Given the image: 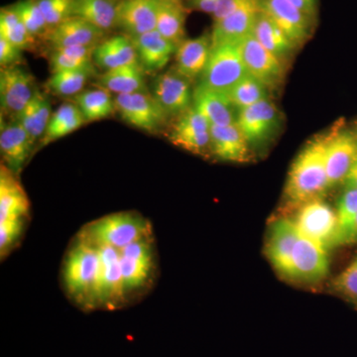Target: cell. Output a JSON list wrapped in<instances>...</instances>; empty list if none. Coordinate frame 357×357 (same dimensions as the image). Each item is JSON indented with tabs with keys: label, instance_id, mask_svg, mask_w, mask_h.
Here are the masks:
<instances>
[{
	"label": "cell",
	"instance_id": "obj_10",
	"mask_svg": "<svg viewBox=\"0 0 357 357\" xmlns=\"http://www.w3.org/2000/svg\"><path fill=\"white\" fill-rule=\"evenodd\" d=\"M98 248L100 255L98 309H119L128 302L122 279L121 253L119 249L110 246Z\"/></svg>",
	"mask_w": 357,
	"mask_h": 357
},
{
	"label": "cell",
	"instance_id": "obj_21",
	"mask_svg": "<svg viewBox=\"0 0 357 357\" xmlns=\"http://www.w3.org/2000/svg\"><path fill=\"white\" fill-rule=\"evenodd\" d=\"M192 107L198 110L211 126H227L236 124L237 115L225 91L208 88L199 84L194 89Z\"/></svg>",
	"mask_w": 357,
	"mask_h": 357
},
{
	"label": "cell",
	"instance_id": "obj_18",
	"mask_svg": "<svg viewBox=\"0 0 357 357\" xmlns=\"http://www.w3.org/2000/svg\"><path fill=\"white\" fill-rule=\"evenodd\" d=\"M300 230L295 220L281 218L274 222L270 230L266 244V255L274 269L283 277H287L291 257Z\"/></svg>",
	"mask_w": 357,
	"mask_h": 357
},
{
	"label": "cell",
	"instance_id": "obj_32",
	"mask_svg": "<svg viewBox=\"0 0 357 357\" xmlns=\"http://www.w3.org/2000/svg\"><path fill=\"white\" fill-rule=\"evenodd\" d=\"M51 105L48 98L37 89L32 100L16 117L22 128L27 131L33 142L43 137L51 121Z\"/></svg>",
	"mask_w": 357,
	"mask_h": 357
},
{
	"label": "cell",
	"instance_id": "obj_11",
	"mask_svg": "<svg viewBox=\"0 0 357 357\" xmlns=\"http://www.w3.org/2000/svg\"><path fill=\"white\" fill-rule=\"evenodd\" d=\"M37 89L34 77L20 66L2 68L0 72V102L2 112L16 117L32 100Z\"/></svg>",
	"mask_w": 357,
	"mask_h": 357
},
{
	"label": "cell",
	"instance_id": "obj_6",
	"mask_svg": "<svg viewBox=\"0 0 357 357\" xmlns=\"http://www.w3.org/2000/svg\"><path fill=\"white\" fill-rule=\"evenodd\" d=\"M126 300L150 285L154 277L153 236L140 239L119 250Z\"/></svg>",
	"mask_w": 357,
	"mask_h": 357
},
{
	"label": "cell",
	"instance_id": "obj_19",
	"mask_svg": "<svg viewBox=\"0 0 357 357\" xmlns=\"http://www.w3.org/2000/svg\"><path fill=\"white\" fill-rule=\"evenodd\" d=\"M34 144L29 134L16 119L4 126L2 123L0 151L3 165L17 177L27 163Z\"/></svg>",
	"mask_w": 357,
	"mask_h": 357
},
{
	"label": "cell",
	"instance_id": "obj_41",
	"mask_svg": "<svg viewBox=\"0 0 357 357\" xmlns=\"http://www.w3.org/2000/svg\"><path fill=\"white\" fill-rule=\"evenodd\" d=\"M26 220H11L0 222V256L1 259L17 246L24 231Z\"/></svg>",
	"mask_w": 357,
	"mask_h": 357
},
{
	"label": "cell",
	"instance_id": "obj_39",
	"mask_svg": "<svg viewBox=\"0 0 357 357\" xmlns=\"http://www.w3.org/2000/svg\"><path fill=\"white\" fill-rule=\"evenodd\" d=\"M13 7L26 29L34 38L38 36L47 37L51 29L47 24L37 0H20Z\"/></svg>",
	"mask_w": 357,
	"mask_h": 357
},
{
	"label": "cell",
	"instance_id": "obj_14",
	"mask_svg": "<svg viewBox=\"0 0 357 357\" xmlns=\"http://www.w3.org/2000/svg\"><path fill=\"white\" fill-rule=\"evenodd\" d=\"M241 52L249 74L269 89L280 86L284 77L283 63L265 49L253 33L241 41Z\"/></svg>",
	"mask_w": 357,
	"mask_h": 357
},
{
	"label": "cell",
	"instance_id": "obj_48",
	"mask_svg": "<svg viewBox=\"0 0 357 357\" xmlns=\"http://www.w3.org/2000/svg\"><path fill=\"white\" fill-rule=\"evenodd\" d=\"M354 232H356V237L357 239V217L356 220V225H354Z\"/></svg>",
	"mask_w": 357,
	"mask_h": 357
},
{
	"label": "cell",
	"instance_id": "obj_47",
	"mask_svg": "<svg viewBox=\"0 0 357 357\" xmlns=\"http://www.w3.org/2000/svg\"><path fill=\"white\" fill-rule=\"evenodd\" d=\"M345 188H351V189H357V170L356 168L351 169L349 173L347 174L344 180Z\"/></svg>",
	"mask_w": 357,
	"mask_h": 357
},
{
	"label": "cell",
	"instance_id": "obj_26",
	"mask_svg": "<svg viewBox=\"0 0 357 357\" xmlns=\"http://www.w3.org/2000/svg\"><path fill=\"white\" fill-rule=\"evenodd\" d=\"M211 46V35L208 33L198 38L185 39L176 50L175 69L190 81L201 77L208 64Z\"/></svg>",
	"mask_w": 357,
	"mask_h": 357
},
{
	"label": "cell",
	"instance_id": "obj_30",
	"mask_svg": "<svg viewBox=\"0 0 357 357\" xmlns=\"http://www.w3.org/2000/svg\"><path fill=\"white\" fill-rule=\"evenodd\" d=\"M72 16L107 32L116 25L117 3L114 0H73Z\"/></svg>",
	"mask_w": 357,
	"mask_h": 357
},
{
	"label": "cell",
	"instance_id": "obj_42",
	"mask_svg": "<svg viewBox=\"0 0 357 357\" xmlns=\"http://www.w3.org/2000/svg\"><path fill=\"white\" fill-rule=\"evenodd\" d=\"M335 292L357 305V257L333 281Z\"/></svg>",
	"mask_w": 357,
	"mask_h": 357
},
{
	"label": "cell",
	"instance_id": "obj_24",
	"mask_svg": "<svg viewBox=\"0 0 357 357\" xmlns=\"http://www.w3.org/2000/svg\"><path fill=\"white\" fill-rule=\"evenodd\" d=\"M130 38L137 52L141 67L148 73L163 69L168 64L171 56L177 50V46L156 29Z\"/></svg>",
	"mask_w": 357,
	"mask_h": 357
},
{
	"label": "cell",
	"instance_id": "obj_15",
	"mask_svg": "<svg viewBox=\"0 0 357 357\" xmlns=\"http://www.w3.org/2000/svg\"><path fill=\"white\" fill-rule=\"evenodd\" d=\"M259 6L297 48L309 39L312 21L289 0H259Z\"/></svg>",
	"mask_w": 357,
	"mask_h": 357
},
{
	"label": "cell",
	"instance_id": "obj_9",
	"mask_svg": "<svg viewBox=\"0 0 357 357\" xmlns=\"http://www.w3.org/2000/svg\"><path fill=\"white\" fill-rule=\"evenodd\" d=\"M169 139L185 151L199 156H213L210 122L192 107L178 116L169 133Z\"/></svg>",
	"mask_w": 357,
	"mask_h": 357
},
{
	"label": "cell",
	"instance_id": "obj_36",
	"mask_svg": "<svg viewBox=\"0 0 357 357\" xmlns=\"http://www.w3.org/2000/svg\"><path fill=\"white\" fill-rule=\"evenodd\" d=\"M95 74L93 66L82 69L62 70L54 73L49 79L47 86L58 96H77L83 91L89 77Z\"/></svg>",
	"mask_w": 357,
	"mask_h": 357
},
{
	"label": "cell",
	"instance_id": "obj_3",
	"mask_svg": "<svg viewBox=\"0 0 357 357\" xmlns=\"http://www.w3.org/2000/svg\"><path fill=\"white\" fill-rule=\"evenodd\" d=\"M77 236L98 246L121 249L152 236L147 218L133 211L112 213L88 223Z\"/></svg>",
	"mask_w": 357,
	"mask_h": 357
},
{
	"label": "cell",
	"instance_id": "obj_8",
	"mask_svg": "<svg viewBox=\"0 0 357 357\" xmlns=\"http://www.w3.org/2000/svg\"><path fill=\"white\" fill-rule=\"evenodd\" d=\"M328 251L300 232L286 278L300 283H318L328 273Z\"/></svg>",
	"mask_w": 357,
	"mask_h": 357
},
{
	"label": "cell",
	"instance_id": "obj_44",
	"mask_svg": "<svg viewBox=\"0 0 357 357\" xmlns=\"http://www.w3.org/2000/svg\"><path fill=\"white\" fill-rule=\"evenodd\" d=\"M21 49L0 37V65L2 68L14 67L20 62Z\"/></svg>",
	"mask_w": 357,
	"mask_h": 357
},
{
	"label": "cell",
	"instance_id": "obj_34",
	"mask_svg": "<svg viewBox=\"0 0 357 357\" xmlns=\"http://www.w3.org/2000/svg\"><path fill=\"white\" fill-rule=\"evenodd\" d=\"M74 102L86 122L107 119L115 112L114 100L102 88L82 91L75 96Z\"/></svg>",
	"mask_w": 357,
	"mask_h": 357
},
{
	"label": "cell",
	"instance_id": "obj_49",
	"mask_svg": "<svg viewBox=\"0 0 357 357\" xmlns=\"http://www.w3.org/2000/svg\"><path fill=\"white\" fill-rule=\"evenodd\" d=\"M352 167H354V168H356L357 170V158L356 160V162H354V166H352Z\"/></svg>",
	"mask_w": 357,
	"mask_h": 357
},
{
	"label": "cell",
	"instance_id": "obj_37",
	"mask_svg": "<svg viewBox=\"0 0 357 357\" xmlns=\"http://www.w3.org/2000/svg\"><path fill=\"white\" fill-rule=\"evenodd\" d=\"M0 37L20 48L31 49L35 38L26 29L13 6L3 7L0 11Z\"/></svg>",
	"mask_w": 357,
	"mask_h": 357
},
{
	"label": "cell",
	"instance_id": "obj_20",
	"mask_svg": "<svg viewBox=\"0 0 357 357\" xmlns=\"http://www.w3.org/2000/svg\"><path fill=\"white\" fill-rule=\"evenodd\" d=\"M159 0H121L117 3L116 25L129 37L156 29Z\"/></svg>",
	"mask_w": 357,
	"mask_h": 357
},
{
	"label": "cell",
	"instance_id": "obj_40",
	"mask_svg": "<svg viewBox=\"0 0 357 357\" xmlns=\"http://www.w3.org/2000/svg\"><path fill=\"white\" fill-rule=\"evenodd\" d=\"M50 29L72 16L73 0H37Z\"/></svg>",
	"mask_w": 357,
	"mask_h": 357
},
{
	"label": "cell",
	"instance_id": "obj_35",
	"mask_svg": "<svg viewBox=\"0 0 357 357\" xmlns=\"http://www.w3.org/2000/svg\"><path fill=\"white\" fill-rule=\"evenodd\" d=\"M227 93L230 102L238 110L269 98V89L249 73Z\"/></svg>",
	"mask_w": 357,
	"mask_h": 357
},
{
	"label": "cell",
	"instance_id": "obj_4",
	"mask_svg": "<svg viewBox=\"0 0 357 357\" xmlns=\"http://www.w3.org/2000/svg\"><path fill=\"white\" fill-rule=\"evenodd\" d=\"M248 74L241 42H223L211 46L210 58L199 84L227 93Z\"/></svg>",
	"mask_w": 357,
	"mask_h": 357
},
{
	"label": "cell",
	"instance_id": "obj_45",
	"mask_svg": "<svg viewBox=\"0 0 357 357\" xmlns=\"http://www.w3.org/2000/svg\"><path fill=\"white\" fill-rule=\"evenodd\" d=\"M297 8H299L310 20L314 22V17L317 16V0H289Z\"/></svg>",
	"mask_w": 357,
	"mask_h": 357
},
{
	"label": "cell",
	"instance_id": "obj_1",
	"mask_svg": "<svg viewBox=\"0 0 357 357\" xmlns=\"http://www.w3.org/2000/svg\"><path fill=\"white\" fill-rule=\"evenodd\" d=\"M328 135L321 134L310 141L293 162L284 191L289 204L303 206L321 199L330 189L326 168Z\"/></svg>",
	"mask_w": 357,
	"mask_h": 357
},
{
	"label": "cell",
	"instance_id": "obj_12",
	"mask_svg": "<svg viewBox=\"0 0 357 357\" xmlns=\"http://www.w3.org/2000/svg\"><path fill=\"white\" fill-rule=\"evenodd\" d=\"M279 122L278 109L270 98L239 109L237 114V126L250 146H258L269 140L278 128Z\"/></svg>",
	"mask_w": 357,
	"mask_h": 357
},
{
	"label": "cell",
	"instance_id": "obj_31",
	"mask_svg": "<svg viewBox=\"0 0 357 357\" xmlns=\"http://www.w3.org/2000/svg\"><path fill=\"white\" fill-rule=\"evenodd\" d=\"M185 10L181 0H159L156 30L178 47L185 40Z\"/></svg>",
	"mask_w": 357,
	"mask_h": 357
},
{
	"label": "cell",
	"instance_id": "obj_23",
	"mask_svg": "<svg viewBox=\"0 0 357 357\" xmlns=\"http://www.w3.org/2000/svg\"><path fill=\"white\" fill-rule=\"evenodd\" d=\"M105 32L79 17L70 16L51 30L46 39L54 49L70 46H96Z\"/></svg>",
	"mask_w": 357,
	"mask_h": 357
},
{
	"label": "cell",
	"instance_id": "obj_7",
	"mask_svg": "<svg viewBox=\"0 0 357 357\" xmlns=\"http://www.w3.org/2000/svg\"><path fill=\"white\" fill-rule=\"evenodd\" d=\"M114 105L126 123L146 132H158L168 119L154 96L146 91L116 96Z\"/></svg>",
	"mask_w": 357,
	"mask_h": 357
},
{
	"label": "cell",
	"instance_id": "obj_29",
	"mask_svg": "<svg viewBox=\"0 0 357 357\" xmlns=\"http://www.w3.org/2000/svg\"><path fill=\"white\" fill-rule=\"evenodd\" d=\"M143 70L139 62L105 70L98 77V86L117 96L145 91Z\"/></svg>",
	"mask_w": 357,
	"mask_h": 357
},
{
	"label": "cell",
	"instance_id": "obj_43",
	"mask_svg": "<svg viewBox=\"0 0 357 357\" xmlns=\"http://www.w3.org/2000/svg\"><path fill=\"white\" fill-rule=\"evenodd\" d=\"M50 65L52 74L54 73L62 72V70H70L82 69V68L93 66L91 62L86 61L77 60V59L70 58L66 56L61 52L53 50L50 56Z\"/></svg>",
	"mask_w": 357,
	"mask_h": 357
},
{
	"label": "cell",
	"instance_id": "obj_22",
	"mask_svg": "<svg viewBox=\"0 0 357 357\" xmlns=\"http://www.w3.org/2000/svg\"><path fill=\"white\" fill-rule=\"evenodd\" d=\"M211 155L232 163H245L251 158L250 145L237 123L211 126Z\"/></svg>",
	"mask_w": 357,
	"mask_h": 357
},
{
	"label": "cell",
	"instance_id": "obj_46",
	"mask_svg": "<svg viewBox=\"0 0 357 357\" xmlns=\"http://www.w3.org/2000/svg\"><path fill=\"white\" fill-rule=\"evenodd\" d=\"M220 0H191L192 8L201 13L213 15L217 8Z\"/></svg>",
	"mask_w": 357,
	"mask_h": 357
},
{
	"label": "cell",
	"instance_id": "obj_33",
	"mask_svg": "<svg viewBox=\"0 0 357 357\" xmlns=\"http://www.w3.org/2000/svg\"><path fill=\"white\" fill-rule=\"evenodd\" d=\"M86 121L81 110L75 103H65L53 114L50 123L41 138V147L46 146L53 141L65 137L82 128Z\"/></svg>",
	"mask_w": 357,
	"mask_h": 357
},
{
	"label": "cell",
	"instance_id": "obj_17",
	"mask_svg": "<svg viewBox=\"0 0 357 357\" xmlns=\"http://www.w3.org/2000/svg\"><path fill=\"white\" fill-rule=\"evenodd\" d=\"M259 13V0H243L227 17L213 22L211 34L213 45L243 41L252 34Z\"/></svg>",
	"mask_w": 357,
	"mask_h": 357
},
{
	"label": "cell",
	"instance_id": "obj_27",
	"mask_svg": "<svg viewBox=\"0 0 357 357\" xmlns=\"http://www.w3.org/2000/svg\"><path fill=\"white\" fill-rule=\"evenodd\" d=\"M93 60L105 70L139 62L132 40L123 35L100 42L93 52Z\"/></svg>",
	"mask_w": 357,
	"mask_h": 357
},
{
	"label": "cell",
	"instance_id": "obj_16",
	"mask_svg": "<svg viewBox=\"0 0 357 357\" xmlns=\"http://www.w3.org/2000/svg\"><path fill=\"white\" fill-rule=\"evenodd\" d=\"M357 158V140L347 131L331 132L326 146V168L330 188L344 183Z\"/></svg>",
	"mask_w": 357,
	"mask_h": 357
},
{
	"label": "cell",
	"instance_id": "obj_25",
	"mask_svg": "<svg viewBox=\"0 0 357 357\" xmlns=\"http://www.w3.org/2000/svg\"><path fill=\"white\" fill-rule=\"evenodd\" d=\"M30 204L20 180L6 165L0 168V222L27 220Z\"/></svg>",
	"mask_w": 357,
	"mask_h": 357
},
{
	"label": "cell",
	"instance_id": "obj_5",
	"mask_svg": "<svg viewBox=\"0 0 357 357\" xmlns=\"http://www.w3.org/2000/svg\"><path fill=\"white\" fill-rule=\"evenodd\" d=\"M295 222L303 236L326 251L342 244L337 211L321 199L301 206Z\"/></svg>",
	"mask_w": 357,
	"mask_h": 357
},
{
	"label": "cell",
	"instance_id": "obj_2",
	"mask_svg": "<svg viewBox=\"0 0 357 357\" xmlns=\"http://www.w3.org/2000/svg\"><path fill=\"white\" fill-rule=\"evenodd\" d=\"M100 273V249L77 236L66 255L63 283L70 299L82 309H98Z\"/></svg>",
	"mask_w": 357,
	"mask_h": 357
},
{
	"label": "cell",
	"instance_id": "obj_38",
	"mask_svg": "<svg viewBox=\"0 0 357 357\" xmlns=\"http://www.w3.org/2000/svg\"><path fill=\"white\" fill-rule=\"evenodd\" d=\"M337 215L342 234V243H349L356 241L354 225L357 217V189L345 188V191L338 202Z\"/></svg>",
	"mask_w": 357,
	"mask_h": 357
},
{
	"label": "cell",
	"instance_id": "obj_13",
	"mask_svg": "<svg viewBox=\"0 0 357 357\" xmlns=\"http://www.w3.org/2000/svg\"><path fill=\"white\" fill-rule=\"evenodd\" d=\"M191 82L174 68L162 73L155 79L153 96L169 116H180L191 109Z\"/></svg>",
	"mask_w": 357,
	"mask_h": 357
},
{
	"label": "cell",
	"instance_id": "obj_28",
	"mask_svg": "<svg viewBox=\"0 0 357 357\" xmlns=\"http://www.w3.org/2000/svg\"><path fill=\"white\" fill-rule=\"evenodd\" d=\"M252 33L257 41L282 63L287 61L297 48L288 38L287 35L282 31L280 27L266 13H263L261 9L256 18Z\"/></svg>",
	"mask_w": 357,
	"mask_h": 357
}]
</instances>
